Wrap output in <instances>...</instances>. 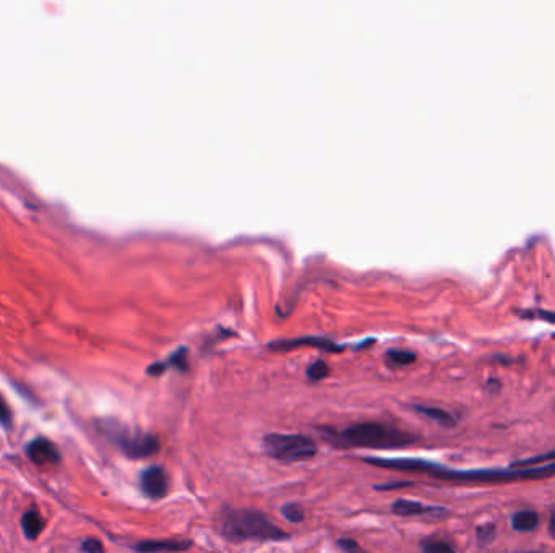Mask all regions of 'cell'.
<instances>
[{
    "label": "cell",
    "instance_id": "obj_7",
    "mask_svg": "<svg viewBox=\"0 0 555 553\" xmlns=\"http://www.w3.org/2000/svg\"><path fill=\"white\" fill-rule=\"evenodd\" d=\"M26 454L35 464H56L61 461V453L56 444L44 437H37L26 446Z\"/></svg>",
    "mask_w": 555,
    "mask_h": 553
},
{
    "label": "cell",
    "instance_id": "obj_3",
    "mask_svg": "<svg viewBox=\"0 0 555 553\" xmlns=\"http://www.w3.org/2000/svg\"><path fill=\"white\" fill-rule=\"evenodd\" d=\"M220 530L231 542H281L290 534L278 528L265 513L249 508H226L220 518Z\"/></svg>",
    "mask_w": 555,
    "mask_h": 553
},
{
    "label": "cell",
    "instance_id": "obj_14",
    "mask_svg": "<svg viewBox=\"0 0 555 553\" xmlns=\"http://www.w3.org/2000/svg\"><path fill=\"white\" fill-rule=\"evenodd\" d=\"M21 528H23V534L26 535V539L35 540L37 539V535L42 533V529H44V519H42L37 509H28V511L21 516Z\"/></svg>",
    "mask_w": 555,
    "mask_h": 553
},
{
    "label": "cell",
    "instance_id": "obj_4",
    "mask_svg": "<svg viewBox=\"0 0 555 553\" xmlns=\"http://www.w3.org/2000/svg\"><path fill=\"white\" fill-rule=\"evenodd\" d=\"M263 449L280 463H302L318 453L317 443L301 433H268L263 437Z\"/></svg>",
    "mask_w": 555,
    "mask_h": 553
},
{
    "label": "cell",
    "instance_id": "obj_27",
    "mask_svg": "<svg viewBox=\"0 0 555 553\" xmlns=\"http://www.w3.org/2000/svg\"><path fill=\"white\" fill-rule=\"evenodd\" d=\"M554 339H555V334H554Z\"/></svg>",
    "mask_w": 555,
    "mask_h": 553
},
{
    "label": "cell",
    "instance_id": "obj_22",
    "mask_svg": "<svg viewBox=\"0 0 555 553\" xmlns=\"http://www.w3.org/2000/svg\"><path fill=\"white\" fill-rule=\"evenodd\" d=\"M520 315L523 317V318H541V320H546L547 323L555 324V312H549V310H525V312H520Z\"/></svg>",
    "mask_w": 555,
    "mask_h": 553
},
{
    "label": "cell",
    "instance_id": "obj_26",
    "mask_svg": "<svg viewBox=\"0 0 555 553\" xmlns=\"http://www.w3.org/2000/svg\"><path fill=\"white\" fill-rule=\"evenodd\" d=\"M527 553H541V552H527Z\"/></svg>",
    "mask_w": 555,
    "mask_h": 553
},
{
    "label": "cell",
    "instance_id": "obj_11",
    "mask_svg": "<svg viewBox=\"0 0 555 553\" xmlns=\"http://www.w3.org/2000/svg\"><path fill=\"white\" fill-rule=\"evenodd\" d=\"M187 348H179L172 352V354L167 357V360L165 362H155L153 365H150L146 368V373L153 377H160L161 373H165L169 367H177L181 370H187Z\"/></svg>",
    "mask_w": 555,
    "mask_h": 553
},
{
    "label": "cell",
    "instance_id": "obj_17",
    "mask_svg": "<svg viewBox=\"0 0 555 553\" xmlns=\"http://www.w3.org/2000/svg\"><path fill=\"white\" fill-rule=\"evenodd\" d=\"M281 514L285 516L286 521L292 524H299L306 519V513H304V509L299 503H286V505L281 508Z\"/></svg>",
    "mask_w": 555,
    "mask_h": 553
},
{
    "label": "cell",
    "instance_id": "obj_5",
    "mask_svg": "<svg viewBox=\"0 0 555 553\" xmlns=\"http://www.w3.org/2000/svg\"><path fill=\"white\" fill-rule=\"evenodd\" d=\"M101 430L130 459L150 458L160 451V440L155 435L132 430V428L119 424L117 420H105L101 424Z\"/></svg>",
    "mask_w": 555,
    "mask_h": 553
},
{
    "label": "cell",
    "instance_id": "obj_1",
    "mask_svg": "<svg viewBox=\"0 0 555 553\" xmlns=\"http://www.w3.org/2000/svg\"><path fill=\"white\" fill-rule=\"evenodd\" d=\"M393 468L395 470L427 474L435 477V479L461 482V484H508V482L549 479V477L555 475V461L539 466H527V468L450 469L426 459L396 458L393 461Z\"/></svg>",
    "mask_w": 555,
    "mask_h": 553
},
{
    "label": "cell",
    "instance_id": "obj_20",
    "mask_svg": "<svg viewBox=\"0 0 555 553\" xmlns=\"http://www.w3.org/2000/svg\"><path fill=\"white\" fill-rule=\"evenodd\" d=\"M476 535H477V542L481 545L492 544L495 535H497V525H495L494 523H486V524L477 525Z\"/></svg>",
    "mask_w": 555,
    "mask_h": 553
},
{
    "label": "cell",
    "instance_id": "obj_10",
    "mask_svg": "<svg viewBox=\"0 0 555 553\" xmlns=\"http://www.w3.org/2000/svg\"><path fill=\"white\" fill-rule=\"evenodd\" d=\"M301 344L317 346V348H320V349H326V351H331V352L341 351V346L333 343V341H330V339H326V338H315V336H309V338H299V339L276 341V343H271V348L276 349V351L278 349L286 351V349L296 348V346H301Z\"/></svg>",
    "mask_w": 555,
    "mask_h": 553
},
{
    "label": "cell",
    "instance_id": "obj_15",
    "mask_svg": "<svg viewBox=\"0 0 555 553\" xmlns=\"http://www.w3.org/2000/svg\"><path fill=\"white\" fill-rule=\"evenodd\" d=\"M422 553H456L455 545L451 542L438 537H426L421 540Z\"/></svg>",
    "mask_w": 555,
    "mask_h": 553
},
{
    "label": "cell",
    "instance_id": "obj_24",
    "mask_svg": "<svg viewBox=\"0 0 555 553\" xmlns=\"http://www.w3.org/2000/svg\"><path fill=\"white\" fill-rule=\"evenodd\" d=\"M0 424L8 425L10 424V411L8 406L5 404V401L0 398Z\"/></svg>",
    "mask_w": 555,
    "mask_h": 553
},
{
    "label": "cell",
    "instance_id": "obj_23",
    "mask_svg": "<svg viewBox=\"0 0 555 553\" xmlns=\"http://www.w3.org/2000/svg\"><path fill=\"white\" fill-rule=\"evenodd\" d=\"M81 552H85V553H106L105 552V545H102L97 539H92V537L85 539L83 542H81Z\"/></svg>",
    "mask_w": 555,
    "mask_h": 553
},
{
    "label": "cell",
    "instance_id": "obj_8",
    "mask_svg": "<svg viewBox=\"0 0 555 553\" xmlns=\"http://www.w3.org/2000/svg\"><path fill=\"white\" fill-rule=\"evenodd\" d=\"M391 511L396 516H424V514H434V516H445L448 511L445 508L438 506H427L414 500H406L400 498L391 505Z\"/></svg>",
    "mask_w": 555,
    "mask_h": 553
},
{
    "label": "cell",
    "instance_id": "obj_2",
    "mask_svg": "<svg viewBox=\"0 0 555 553\" xmlns=\"http://www.w3.org/2000/svg\"><path fill=\"white\" fill-rule=\"evenodd\" d=\"M323 437L338 448L388 449L417 442L414 433L405 432L393 425L380 424V422H362V424L350 425L341 430L323 428Z\"/></svg>",
    "mask_w": 555,
    "mask_h": 553
},
{
    "label": "cell",
    "instance_id": "obj_18",
    "mask_svg": "<svg viewBox=\"0 0 555 553\" xmlns=\"http://www.w3.org/2000/svg\"><path fill=\"white\" fill-rule=\"evenodd\" d=\"M555 461V449L552 451H547L544 454H537L535 458H527V459H520L510 466V468H527V466H539V464H547L554 463Z\"/></svg>",
    "mask_w": 555,
    "mask_h": 553
},
{
    "label": "cell",
    "instance_id": "obj_13",
    "mask_svg": "<svg viewBox=\"0 0 555 553\" xmlns=\"http://www.w3.org/2000/svg\"><path fill=\"white\" fill-rule=\"evenodd\" d=\"M412 409L419 414H422L424 417H427V419H431L434 422H437L440 427H445V428H453L456 425V419L453 415L447 412L445 409H440V408H432V406H412Z\"/></svg>",
    "mask_w": 555,
    "mask_h": 553
},
{
    "label": "cell",
    "instance_id": "obj_25",
    "mask_svg": "<svg viewBox=\"0 0 555 553\" xmlns=\"http://www.w3.org/2000/svg\"><path fill=\"white\" fill-rule=\"evenodd\" d=\"M549 534H551L552 539H555V511L551 514V519H549Z\"/></svg>",
    "mask_w": 555,
    "mask_h": 553
},
{
    "label": "cell",
    "instance_id": "obj_16",
    "mask_svg": "<svg viewBox=\"0 0 555 553\" xmlns=\"http://www.w3.org/2000/svg\"><path fill=\"white\" fill-rule=\"evenodd\" d=\"M386 359L391 365H396V367H405V365H410L412 362L416 360V354L411 351H406V349H390L386 352Z\"/></svg>",
    "mask_w": 555,
    "mask_h": 553
},
{
    "label": "cell",
    "instance_id": "obj_9",
    "mask_svg": "<svg viewBox=\"0 0 555 553\" xmlns=\"http://www.w3.org/2000/svg\"><path fill=\"white\" fill-rule=\"evenodd\" d=\"M190 547V540H141L133 549L138 553H171L187 552Z\"/></svg>",
    "mask_w": 555,
    "mask_h": 553
},
{
    "label": "cell",
    "instance_id": "obj_21",
    "mask_svg": "<svg viewBox=\"0 0 555 553\" xmlns=\"http://www.w3.org/2000/svg\"><path fill=\"white\" fill-rule=\"evenodd\" d=\"M338 547L345 553H370L367 550H364L354 539H350V537L338 539Z\"/></svg>",
    "mask_w": 555,
    "mask_h": 553
},
{
    "label": "cell",
    "instance_id": "obj_19",
    "mask_svg": "<svg viewBox=\"0 0 555 553\" xmlns=\"http://www.w3.org/2000/svg\"><path fill=\"white\" fill-rule=\"evenodd\" d=\"M306 373L309 379H312V382H320V379H323L330 375V367L326 365L325 360L318 359L307 367Z\"/></svg>",
    "mask_w": 555,
    "mask_h": 553
},
{
    "label": "cell",
    "instance_id": "obj_12",
    "mask_svg": "<svg viewBox=\"0 0 555 553\" xmlns=\"http://www.w3.org/2000/svg\"><path fill=\"white\" fill-rule=\"evenodd\" d=\"M539 525V514L532 509H521L511 516V528L516 533H531Z\"/></svg>",
    "mask_w": 555,
    "mask_h": 553
},
{
    "label": "cell",
    "instance_id": "obj_6",
    "mask_svg": "<svg viewBox=\"0 0 555 553\" xmlns=\"http://www.w3.org/2000/svg\"><path fill=\"white\" fill-rule=\"evenodd\" d=\"M140 489L150 500H161L169 490V477L161 466H150L140 475Z\"/></svg>",
    "mask_w": 555,
    "mask_h": 553
}]
</instances>
